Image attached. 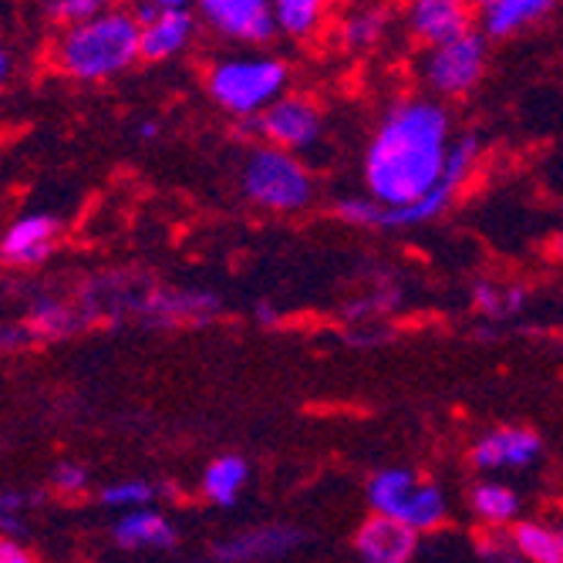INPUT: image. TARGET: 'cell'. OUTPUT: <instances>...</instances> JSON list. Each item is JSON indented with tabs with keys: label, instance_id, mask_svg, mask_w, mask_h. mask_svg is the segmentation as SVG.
<instances>
[{
	"label": "cell",
	"instance_id": "obj_1",
	"mask_svg": "<svg viewBox=\"0 0 563 563\" xmlns=\"http://www.w3.org/2000/svg\"><path fill=\"white\" fill-rule=\"evenodd\" d=\"M452 122L442 101L401 98L382 115L365 148V192L388 210L422 199L445 173Z\"/></svg>",
	"mask_w": 563,
	"mask_h": 563
},
{
	"label": "cell",
	"instance_id": "obj_2",
	"mask_svg": "<svg viewBox=\"0 0 563 563\" xmlns=\"http://www.w3.org/2000/svg\"><path fill=\"white\" fill-rule=\"evenodd\" d=\"M51 62L75 81H109L142 62V24L132 8H109L85 21L65 24Z\"/></svg>",
	"mask_w": 563,
	"mask_h": 563
},
{
	"label": "cell",
	"instance_id": "obj_3",
	"mask_svg": "<svg viewBox=\"0 0 563 563\" xmlns=\"http://www.w3.org/2000/svg\"><path fill=\"white\" fill-rule=\"evenodd\" d=\"M290 71L274 55H230L210 65L207 91L233 119H257L280 95H287Z\"/></svg>",
	"mask_w": 563,
	"mask_h": 563
},
{
	"label": "cell",
	"instance_id": "obj_4",
	"mask_svg": "<svg viewBox=\"0 0 563 563\" xmlns=\"http://www.w3.org/2000/svg\"><path fill=\"white\" fill-rule=\"evenodd\" d=\"M240 186L253 207L271 213H300L314 199V179L300 166L297 152L274 142L250 152L240 173Z\"/></svg>",
	"mask_w": 563,
	"mask_h": 563
},
{
	"label": "cell",
	"instance_id": "obj_5",
	"mask_svg": "<svg viewBox=\"0 0 563 563\" xmlns=\"http://www.w3.org/2000/svg\"><path fill=\"white\" fill-rule=\"evenodd\" d=\"M486 58H489V37L473 27L445 44L426 47V55L419 62V78L426 91L435 98H463L483 81Z\"/></svg>",
	"mask_w": 563,
	"mask_h": 563
},
{
	"label": "cell",
	"instance_id": "obj_6",
	"mask_svg": "<svg viewBox=\"0 0 563 563\" xmlns=\"http://www.w3.org/2000/svg\"><path fill=\"white\" fill-rule=\"evenodd\" d=\"M476 163H479V135H473V132L459 135L452 142V152H449V163H445L442 179L422 199L408 202V207H398V210L385 207L382 230H405V227H422V223L439 220L452 207V199L459 196V189H463V183L470 179Z\"/></svg>",
	"mask_w": 563,
	"mask_h": 563
},
{
	"label": "cell",
	"instance_id": "obj_7",
	"mask_svg": "<svg viewBox=\"0 0 563 563\" xmlns=\"http://www.w3.org/2000/svg\"><path fill=\"white\" fill-rule=\"evenodd\" d=\"M196 14L213 34L233 44H267L277 27L274 0H196Z\"/></svg>",
	"mask_w": 563,
	"mask_h": 563
},
{
	"label": "cell",
	"instance_id": "obj_8",
	"mask_svg": "<svg viewBox=\"0 0 563 563\" xmlns=\"http://www.w3.org/2000/svg\"><path fill=\"white\" fill-rule=\"evenodd\" d=\"M243 122L261 139H267L280 148H290V152H303V148L318 145V139L324 132L321 109L303 95H280L257 119H243Z\"/></svg>",
	"mask_w": 563,
	"mask_h": 563
},
{
	"label": "cell",
	"instance_id": "obj_9",
	"mask_svg": "<svg viewBox=\"0 0 563 563\" xmlns=\"http://www.w3.org/2000/svg\"><path fill=\"white\" fill-rule=\"evenodd\" d=\"M476 11L473 0H408V27L416 41L432 47L473 31Z\"/></svg>",
	"mask_w": 563,
	"mask_h": 563
},
{
	"label": "cell",
	"instance_id": "obj_10",
	"mask_svg": "<svg viewBox=\"0 0 563 563\" xmlns=\"http://www.w3.org/2000/svg\"><path fill=\"white\" fill-rule=\"evenodd\" d=\"M354 553L368 563H408L419 553V530L398 517L375 514L354 533Z\"/></svg>",
	"mask_w": 563,
	"mask_h": 563
},
{
	"label": "cell",
	"instance_id": "obj_11",
	"mask_svg": "<svg viewBox=\"0 0 563 563\" xmlns=\"http://www.w3.org/2000/svg\"><path fill=\"white\" fill-rule=\"evenodd\" d=\"M540 455V435L530 429H493L489 435H483L470 459L479 473H499V470H527L537 463Z\"/></svg>",
	"mask_w": 563,
	"mask_h": 563
},
{
	"label": "cell",
	"instance_id": "obj_12",
	"mask_svg": "<svg viewBox=\"0 0 563 563\" xmlns=\"http://www.w3.org/2000/svg\"><path fill=\"white\" fill-rule=\"evenodd\" d=\"M220 300L207 290H148L135 297V311L156 324H202L217 314Z\"/></svg>",
	"mask_w": 563,
	"mask_h": 563
},
{
	"label": "cell",
	"instance_id": "obj_13",
	"mask_svg": "<svg viewBox=\"0 0 563 563\" xmlns=\"http://www.w3.org/2000/svg\"><path fill=\"white\" fill-rule=\"evenodd\" d=\"M307 533L297 527H284V523H267V527H253L243 530L236 537H230L227 543H220L213 550L217 560H236V563H257V560H280L287 553H294L297 547H303Z\"/></svg>",
	"mask_w": 563,
	"mask_h": 563
},
{
	"label": "cell",
	"instance_id": "obj_14",
	"mask_svg": "<svg viewBox=\"0 0 563 563\" xmlns=\"http://www.w3.org/2000/svg\"><path fill=\"white\" fill-rule=\"evenodd\" d=\"M58 240V220L47 213H27L21 220H14L0 240V253L4 261L14 267H37L51 257Z\"/></svg>",
	"mask_w": 563,
	"mask_h": 563
},
{
	"label": "cell",
	"instance_id": "obj_15",
	"mask_svg": "<svg viewBox=\"0 0 563 563\" xmlns=\"http://www.w3.org/2000/svg\"><path fill=\"white\" fill-rule=\"evenodd\" d=\"M112 540L119 550L142 553V550H173L179 543V533L159 509L135 506V509H125V514L112 523Z\"/></svg>",
	"mask_w": 563,
	"mask_h": 563
},
{
	"label": "cell",
	"instance_id": "obj_16",
	"mask_svg": "<svg viewBox=\"0 0 563 563\" xmlns=\"http://www.w3.org/2000/svg\"><path fill=\"white\" fill-rule=\"evenodd\" d=\"M199 18L189 11H159L148 24H142V62H169L189 47L196 37Z\"/></svg>",
	"mask_w": 563,
	"mask_h": 563
},
{
	"label": "cell",
	"instance_id": "obj_17",
	"mask_svg": "<svg viewBox=\"0 0 563 563\" xmlns=\"http://www.w3.org/2000/svg\"><path fill=\"white\" fill-rule=\"evenodd\" d=\"M553 8L556 0H493L489 8H483V34L489 41L517 37L520 31L540 24Z\"/></svg>",
	"mask_w": 563,
	"mask_h": 563
},
{
	"label": "cell",
	"instance_id": "obj_18",
	"mask_svg": "<svg viewBox=\"0 0 563 563\" xmlns=\"http://www.w3.org/2000/svg\"><path fill=\"white\" fill-rule=\"evenodd\" d=\"M470 506L473 514L493 527V530H506L514 527L517 517H520V496L509 489L506 483H496V479H486V483H476L470 489Z\"/></svg>",
	"mask_w": 563,
	"mask_h": 563
},
{
	"label": "cell",
	"instance_id": "obj_19",
	"mask_svg": "<svg viewBox=\"0 0 563 563\" xmlns=\"http://www.w3.org/2000/svg\"><path fill=\"white\" fill-rule=\"evenodd\" d=\"M250 479V466H246V459L243 455H220L213 459V463L207 466V473H202V496H207L213 506H233L243 493Z\"/></svg>",
	"mask_w": 563,
	"mask_h": 563
},
{
	"label": "cell",
	"instance_id": "obj_20",
	"mask_svg": "<svg viewBox=\"0 0 563 563\" xmlns=\"http://www.w3.org/2000/svg\"><path fill=\"white\" fill-rule=\"evenodd\" d=\"M395 517L401 523H408L412 530H419V533H432L449 517L445 493L435 483H416V489L405 496V503H401V509H398Z\"/></svg>",
	"mask_w": 563,
	"mask_h": 563
},
{
	"label": "cell",
	"instance_id": "obj_21",
	"mask_svg": "<svg viewBox=\"0 0 563 563\" xmlns=\"http://www.w3.org/2000/svg\"><path fill=\"white\" fill-rule=\"evenodd\" d=\"M78 324H85V318L68 307L65 300L58 297H41L27 318H24V328L31 334V341H55V338H65L71 331H78Z\"/></svg>",
	"mask_w": 563,
	"mask_h": 563
},
{
	"label": "cell",
	"instance_id": "obj_22",
	"mask_svg": "<svg viewBox=\"0 0 563 563\" xmlns=\"http://www.w3.org/2000/svg\"><path fill=\"white\" fill-rule=\"evenodd\" d=\"M514 547L520 553V560L530 563H560L563 560V543H560V530L547 527V523H514Z\"/></svg>",
	"mask_w": 563,
	"mask_h": 563
},
{
	"label": "cell",
	"instance_id": "obj_23",
	"mask_svg": "<svg viewBox=\"0 0 563 563\" xmlns=\"http://www.w3.org/2000/svg\"><path fill=\"white\" fill-rule=\"evenodd\" d=\"M416 483H419L416 473H408V470H382L368 479V489H365L368 506L375 509V514L395 517L405 503V496L416 489Z\"/></svg>",
	"mask_w": 563,
	"mask_h": 563
},
{
	"label": "cell",
	"instance_id": "obj_24",
	"mask_svg": "<svg viewBox=\"0 0 563 563\" xmlns=\"http://www.w3.org/2000/svg\"><path fill=\"white\" fill-rule=\"evenodd\" d=\"M328 11V0H274L277 27L287 37H311Z\"/></svg>",
	"mask_w": 563,
	"mask_h": 563
},
{
	"label": "cell",
	"instance_id": "obj_25",
	"mask_svg": "<svg viewBox=\"0 0 563 563\" xmlns=\"http://www.w3.org/2000/svg\"><path fill=\"white\" fill-rule=\"evenodd\" d=\"M385 27H388L385 11L375 8V4H368V8H357V11H351V14L344 18V24H341V41H344L351 51H368L372 44L382 41Z\"/></svg>",
	"mask_w": 563,
	"mask_h": 563
},
{
	"label": "cell",
	"instance_id": "obj_26",
	"mask_svg": "<svg viewBox=\"0 0 563 563\" xmlns=\"http://www.w3.org/2000/svg\"><path fill=\"white\" fill-rule=\"evenodd\" d=\"M338 220H344L347 227H365V230H382V217H385V202H378L372 192L368 196H344L334 202Z\"/></svg>",
	"mask_w": 563,
	"mask_h": 563
},
{
	"label": "cell",
	"instance_id": "obj_27",
	"mask_svg": "<svg viewBox=\"0 0 563 563\" xmlns=\"http://www.w3.org/2000/svg\"><path fill=\"white\" fill-rule=\"evenodd\" d=\"M152 496H156V486L152 483H142V479H122V483H109L101 489V506L115 509V514H125V509H135V506H148Z\"/></svg>",
	"mask_w": 563,
	"mask_h": 563
},
{
	"label": "cell",
	"instance_id": "obj_28",
	"mask_svg": "<svg viewBox=\"0 0 563 563\" xmlns=\"http://www.w3.org/2000/svg\"><path fill=\"white\" fill-rule=\"evenodd\" d=\"M115 4H119V0H44V11H47L51 21H58L65 27V24L91 18L98 11H109Z\"/></svg>",
	"mask_w": 563,
	"mask_h": 563
},
{
	"label": "cell",
	"instance_id": "obj_29",
	"mask_svg": "<svg viewBox=\"0 0 563 563\" xmlns=\"http://www.w3.org/2000/svg\"><path fill=\"white\" fill-rule=\"evenodd\" d=\"M51 486H55L58 493L65 496H78L88 489V470L78 466V463H62L55 473H51Z\"/></svg>",
	"mask_w": 563,
	"mask_h": 563
},
{
	"label": "cell",
	"instance_id": "obj_30",
	"mask_svg": "<svg viewBox=\"0 0 563 563\" xmlns=\"http://www.w3.org/2000/svg\"><path fill=\"white\" fill-rule=\"evenodd\" d=\"M473 300H476V307H479V314H486V318H506V290H499V287H493V284H486V280H479L476 287H473Z\"/></svg>",
	"mask_w": 563,
	"mask_h": 563
},
{
	"label": "cell",
	"instance_id": "obj_31",
	"mask_svg": "<svg viewBox=\"0 0 563 563\" xmlns=\"http://www.w3.org/2000/svg\"><path fill=\"white\" fill-rule=\"evenodd\" d=\"M0 560H4V563H27L34 556L27 553V547H21L18 537H4V540H0Z\"/></svg>",
	"mask_w": 563,
	"mask_h": 563
},
{
	"label": "cell",
	"instance_id": "obj_32",
	"mask_svg": "<svg viewBox=\"0 0 563 563\" xmlns=\"http://www.w3.org/2000/svg\"><path fill=\"white\" fill-rule=\"evenodd\" d=\"M27 506H31V496H24V493L4 489V496H0V514H24Z\"/></svg>",
	"mask_w": 563,
	"mask_h": 563
},
{
	"label": "cell",
	"instance_id": "obj_33",
	"mask_svg": "<svg viewBox=\"0 0 563 563\" xmlns=\"http://www.w3.org/2000/svg\"><path fill=\"white\" fill-rule=\"evenodd\" d=\"M523 300H527V290L523 287H509L506 290V314H520L523 311Z\"/></svg>",
	"mask_w": 563,
	"mask_h": 563
},
{
	"label": "cell",
	"instance_id": "obj_34",
	"mask_svg": "<svg viewBox=\"0 0 563 563\" xmlns=\"http://www.w3.org/2000/svg\"><path fill=\"white\" fill-rule=\"evenodd\" d=\"M159 11H189V8H196V0H152Z\"/></svg>",
	"mask_w": 563,
	"mask_h": 563
},
{
	"label": "cell",
	"instance_id": "obj_35",
	"mask_svg": "<svg viewBox=\"0 0 563 563\" xmlns=\"http://www.w3.org/2000/svg\"><path fill=\"white\" fill-rule=\"evenodd\" d=\"M135 135H139L142 142H152V139H156V135H159V122H139Z\"/></svg>",
	"mask_w": 563,
	"mask_h": 563
},
{
	"label": "cell",
	"instance_id": "obj_36",
	"mask_svg": "<svg viewBox=\"0 0 563 563\" xmlns=\"http://www.w3.org/2000/svg\"><path fill=\"white\" fill-rule=\"evenodd\" d=\"M257 318L267 321V324H277V311H274L271 303H257Z\"/></svg>",
	"mask_w": 563,
	"mask_h": 563
},
{
	"label": "cell",
	"instance_id": "obj_37",
	"mask_svg": "<svg viewBox=\"0 0 563 563\" xmlns=\"http://www.w3.org/2000/svg\"><path fill=\"white\" fill-rule=\"evenodd\" d=\"M0 78H11V51H4V55H0Z\"/></svg>",
	"mask_w": 563,
	"mask_h": 563
},
{
	"label": "cell",
	"instance_id": "obj_38",
	"mask_svg": "<svg viewBox=\"0 0 563 563\" xmlns=\"http://www.w3.org/2000/svg\"><path fill=\"white\" fill-rule=\"evenodd\" d=\"M473 4H476V8L483 11V8H489V4H493V0H473Z\"/></svg>",
	"mask_w": 563,
	"mask_h": 563
},
{
	"label": "cell",
	"instance_id": "obj_39",
	"mask_svg": "<svg viewBox=\"0 0 563 563\" xmlns=\"http://www.w3.org/2000/svg\"><path fill=\"white\" fill-rule=\"evenodd\" d=\"M560 543H563V527H560Z\"/></svg>",
	"mask_w": 563,
	"mask_h": 563
}]
</instances>
